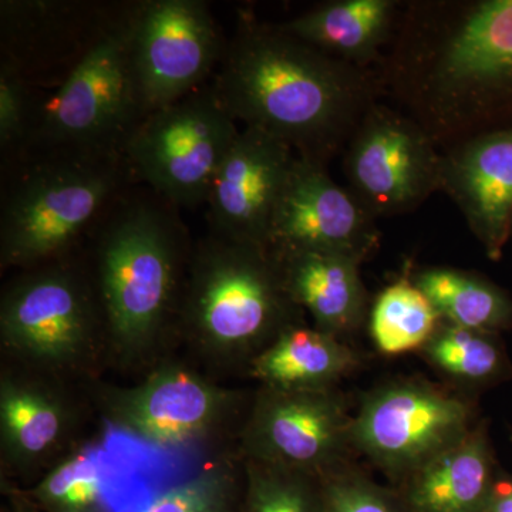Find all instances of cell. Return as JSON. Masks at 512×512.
Segmentation results:
<instances>
[{"label": "cell", "mask_w": 512, "mask_h": 512, "mask_svg": "<svg viewBox=\"0 0 512 512\" xmlns=\"http://www.w3.org/2000/svg\"><path fill=\"white\" fill-rule=\"evenodd\" d=\"M376 73L441 153L511 130L512 0L407 3Z\"/></svg>", "instance_id": "6da1fadb"}, {"label": "cell", "mask_w": 512, "mask_h": 512, "mask_svg": "<svg viewBox=\"0 0 512 512\" xmlns=\"http://www.w3.org/2000/svg\"><path fill=\"white\" fill-rule=\"evenodd\" d=\"M235 121L298 156L328 164L383 97L376 70L353 66L285 32L244 18L212 83Z\"/></svg>", "instance_id": "7a4b0ae2"}, {"label": "cell", "mask_w": 512, "mask_h": 512, "mask_svg": "<svg viewBox=\"0 0 512 512\" xmlns=\"http://www.w3.org/2000/svg\"><path fill=\"white\" fill-rule=\"evenodd\" d=\"M87 241L84 258L106 325L109 369L140 379L177 353L194 242L177 207L156 192H124Z\"/></svg>", "instance_id": "3957f363"}, {"label": "cell", "mask_w": 512, "mask_h": 512, "mask_svg": "<svg viewBox=\"0 0 512 512\" xmlns=\"http://www.w3.org/2000/svg\"><path fill=\"white\" fill-rule=\"evenodd\" d=\"M306 313L269 247L208 232L194 242L178 349L211 376H247L252 362Z\"/></svg>", "instance_id": "277c9868"}, {"label": "cell", "mask_w": 512, "mask_h": 512, "mask_svg": "<svg viewBox=\"0 0 512 512\" xmlns=\"http://www.w3.org/2000/svg\"><path fill=\"white\" fill-rule=\"evenodd\" d=\"M0 362L83 386L109 370L106 325L84 256L23 269L6 282Z\"/></svg>", "instance_id": "5b68a950"}, {"label": "cell", "mask_w": 512, "mask_h": 512, "mask_svg": "<svg viewBox=\"0 0 512 512\" xmlns=\"http://www.w3.org/2000/svg\"><path fill=\"white\" fill-rule=\"evenodd\" d=\"M3 198L0 268L18 272L76 254L126 192L124 154L45 150Z\"/></svg>", "instance_id": "8992f818"}, {"label": "cell", "mask_w": 512, "mask_h": 512, "mask_svg": "<svg viewBox=\"0 0 512 512\" xmlns=\"http://www.w3.org/2000/svg\"><path fill=\"white\" fill-rule=\"evenodd\" d=\"M97 416L124 436L173 453L237 450L251 390L232 387L173 353L134 384H87Z\"/></svg>", "instance_id": "52a82bcc"}, {"label": "cell", "mask_w": 512, "mask_h": 512, "mask_svg": "<svg viewBox=\"0 0 512 512\" xmlns=\"http://www.w3.org/2000/svg\"><path fill=\"white\" fill-rule=\"evenodd\" d=\"M130 49V15L97 36L37 120L45 150L124 154L146 119Z\"/></svg>", "instance_id": "ba28073f"}, {"label": "cell", "mask_w": 512, "mask_h": 512, "mask_svg": "<svg viewBox=\"0 0 512 512\" xmlns=\"http://www.w3.org/2000/svg\"><path fill=\"white\" fill-rule=\"evenodd\" d=\"M239 131L211 84L148 114L128 138L124 156L134 177L165 201L194 208L207 204Z\"/></svg>", "instance_id": "9c48e42d"}, {"label": "cell", "mask_w": 512, "mask_h": 512, "mask_svg": "<svg viewBox=\"0 0 512 512\" xmlns=\"http://www.w3.org/2000/svg\"><path fill=\"white\" fill-rule=\"evenodd\" d=\"M83 384L0 362V478L28 488L87 443L96 417Z\"/></svg>", "instance_id": "30bf717a"}, {"label": "cell", "mask_w": 512, "mask_h": 512, "mask_svg": "<svg viewBox=\"0 0 512 512\" xmlns=\"http://www.w3.org/2000/svg\"><path fill=\"white\" fill-rule=\"evenodd\" d=\"M474 427L473 406L463 397L426 380H393L363 397L352 446L396 487Z\"/></svg>", "instance_id": "8fae6325"}, {"label": "cell", "mask_w": 512, "mask_h": 512, "mask_svg": "<svg viewBox=\"0 0 512 512\" xmlns=\"http://www.w3.org/2000/svg\"><path fill=\"white\" fill-rule=\"evenodd\" d=\"M353 416L338 389L258 386L237 450L247 460L322 478L349 464Z\"/></svg>", "instance_id": "7c38bea8"}, {"label": "cell", "mask_w": 512, "mask_h": 512, "mask_svg": "<svg viewBox=\"0 0 512 512\" xmlns=\"http://www.w3.org/2000/svg\"><path fill=\"white\" fill-rule=\"evenodd\" d=\"M441 163L429 134L382 101L367 111L343 151L349 190L376 220L412 211L440 190Z\"/></svg>", "instance_id": "4fadbf2b"}, {"label": "cell", "mask_w": 512, "mask_h": 512, "mask_svg": "<svg viewBox=\"0 0 512 512\" xmlns=\"http://www.w3.org/2000/svg\"><path fill=\"white\" fill-rule=\"evenodd\" d=\"M220 30L200 0H150L130 13V49L148 114L204 86L225 52Z\"/></svg>", "instance_id": "5bb4252c"}, {"label": "cell", "mask_w": 512, "mask_h": 512, "mask_svg": "<svg viewBox=\"0 0 512 512\" xmlns=\"http://www.w3.org/2000/svg\"><path fill=\"white\" fill-rule=\"evenodd\" d=\"M376 218L330 178L326 165L296 154L269 232L275 252H325L362 264L379 247Z\"/></svg>", "instance_id": "9a60e30c"}, {"label": "cell", "mask_w": 512, "mask_h": 512, "mask_svg": "<svg viewBox=\"0 0 512 512\" xmlns=\"http://www.w3.org/2000/svg\"><path fill=\"white\" fill-rule=\"evenodd\" d=\"M295 158L291 147L264 131H239L208 194L210 232L269 247L272 217Z\"/></svg>", "instance_id": "2e32d148"}, {"label": "cell", "mask_w": 512, "mask_h": 512, "mask_svg": "<svg viewBox=\"0 0 512 512\" xmlns=\"http://www.w3.org/2000/svg\"><path fill=\"white\" fill-rule=\"evenodd\" d=\"M441 188L493 261L503 256L512 222V128L444 151Z\"/></svg>", "instance_id": "e0dca14e"}, {"label": "cell", "mask_w": 512, "mask_h": 512, "mask_svg": "<svg viewBox=\"0 0 512 512\" xmlns=\"http://www.w3.org/2000/svg\"><path fill=\"white\" fill-rule=\"evenodd\" d=\"M498 477L483 421L394 488L407 512H485Z\"/></svg>", "instance_id": "ac0fdd59"}, {"label": "cell", "mask_w": 512, "mask_h": 512, "mask_svg": "<svg viewBox=\"0 0 512 512\" xmlns=\"http://www.w3.org/2000/svg\"><path fill=\"white\" fill-rule=\"evenodd\" d=\"M275 254L281 261L293 301L311 316L316 329L343 340L363 325L367 293L360 276V262L325 252Z\"/></svg>", "instance_id": "d6986e66"}, {"label": "cell", "mask_w": 512, "mask_h": 512, "mask_svg": "<svg viewBox=\"0 0 512 512\" xmlns=\"http://www.w3.org/2000/svg\"><path fill=\"white\" fill-rule=\"evenodd\" d=\"M400 5L394 0H336L281 28L342 62L370 69L389 45Z\"/></svg>", "instance_id": "ffe728a7"}, {"label": "cell", "mask_w": 512, "mask_h": 512, "mask_svg": "<svg viewBox=\"0 0 512 512\" xmlns=\"http://www.w3.org/2000/svg\"><path fill=\"white\" fill-rule=\"evenodd\" d=\"M357 365L353 350L315 326L289 328L249 367L258 386L284 390L336 389Z\"/></svg>", "instance_id": "44dd1931"}, {"label": "cell", "mask_w": 512, "mask_h": 512, "mask_svg": "<svg viewBox=\"0 0 512 512\" xmlns=\"http://www.w3.org/2000/svg\"><path fill=\"white\" fill-rule=\"evenodd\" d=\"M412 279L451 325L495 335L512 329V299L483 276L430 266Z\"/></svg>", "instance_id": "7402d4cb"}, {"label": "cell", "mask_w": 512, "mask_h": 512, "mask_svg": "<svg viewBox=\"0 0 512 512\" xmlns=\"http://www.w3.org/2000/svg\"><path fill=\"white\" fill-rule=\"evenodd\" d=\"M370 336L384 355L421 350L443 322L426 293L403 276L386 286L370 311Z\"/></svg>", "instance_id": "603a6c76"}, {"label": "cell", "mask_w": 512, "mask_h": 512, "mask_svg": "<svg viewBox=\"0 0 512 512\" xmlns=\"http://www.w3.org/2000/svg\"><path fill=\"white\" fill-rule=\"evenodd\" d=\"M421 353L444 376L470 387L500 382L510 372V362L498 335L461 328L446 320Z\"/></svg>", "instance_id": "cb8c5ba5"}, {"label": "cell", "mask_w": 512, "mask_h": 512, "mask_svg": "<svg viewBox=\"0 0 512 512\" xmlns=\"http://www.w3.org/2000/svg\"><path fill=\"white\" fill-rule=\"evenodd\" d=\"M244 460L238 450L212 457L197 473L156 495L144 512H239Z\"/></svg>", "instance_id": "d4e9b609"}, {"label": "cell", "mask_w": 512, "mask_h": 512, "mask_svg": "<svg viewBox=\"0 0 512 512\" xmlns=\"http://www.w3.org/2000/svg\"><path fill=\"white\" fill-rule=\"evenodd\" d=\"M20 490L40 512H104V471L89 443Z\"/></svg>", "instance_id": "484cf974"}, {"label": "cell", "mask_w": 512, "mask_h": 512, "mask_svg": "<svg viewBox=\"0 0 512 512\" xmlns=\"http://www.w3.org/2000/svg\"><path fill=\"white\" fill-rule=\"evenodd\" d=\"M244 460L239 512H325L320 478Z\"/></svg>", "instance_id": "4316f807"}, {"label": "cell", "mask_w": 512, "mask_h": 512, "mask_svg": "<svg viewBox=\"0 0 512 512\" xmlns=\"http://www.w3.org/2000/svg\"><path fill=\"white\" fill-rule=\"evenodd\" d=\"M325 512H407L394 487H383L359 468L342 466L320 478Z\"/></svg>", "instance_id": "83f0119b"}, {"label": "cell", "mask_w": 512, "mask_h": 512, "mask_svg": "<svg viewBox=\"0 0 512 512\" xmlns=\"http://www.w3.org/2000/svg\"><path fill=\"white\" fill-rule=\"evenodd\" d=\"M29 137V104L18 66L2 63L0 70V144L15 147Z\"/></svg>", "instance_id": "f1b7e54d"}, {"label": "cell", "mask_w": 512, "mask_h": 512, "mask_svg": "<svg viewBox=\"0 0 512 512\" xmlns=\"http://www.w3.org/2000/svg\"><path fill=\"white\" fill-rule=\"evenodd\" d=\"M485 512H512V477L500 474L495 481Z\"/></svg>", "instance_id": "f546056e"}, {"label": "cell", "mask_w": 512, "mask_h": 512, "mask_svg": "<svg viewBox=\"0 0 512 512\" xmlns=\"http://www.w3.org/2000/svg\"><path fill=\"white\" fill-rule=\"evenodd\" d=\"M2 493L6 500L2 512H40L18 487L2 485Z\"/></svg>", "instance_id": "4dcf8cb0"}]
</instances>
